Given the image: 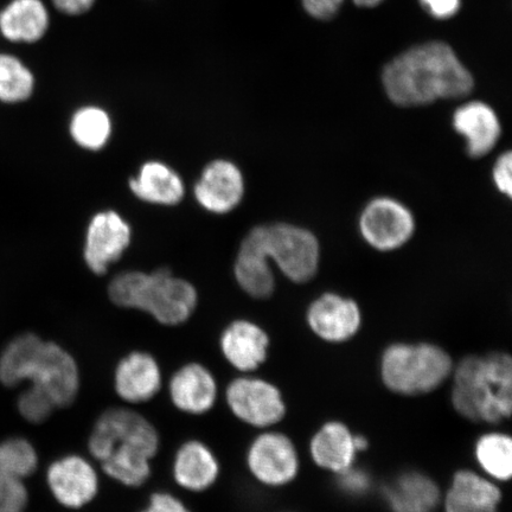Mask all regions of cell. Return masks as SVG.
Segmentation results:
<instances>
[{
	"instance_id": "obj_1",
	"label": "cell",
	"mask_w": 512,
	"mask_h": 512,
	"mask_svg": "<svg viewBox=\"0 0 512 512\" xmlns=\"http://www.w3.org/2000/svg\"><path fill=\"white\" fill-rule=\"evenodd\" d=\"M382 82L388 98L402 107L462 99L475 87L469 69L440 41L420 44L396 56L384 67Z\"/></svg>"
},
{
	"instance_id": "obj_2",
	"label": "cell",
	"mask_w": 512,
	"mask_h": 512,
	"mask_svg": "<svg viewBox=\"0 0 512 512\" xmlns=\"http://www.w3.org/2000/svg\"><path fill=\"white\" fill-rule=\"evenodd\" d=\"M87 448L108 478L137 489L151 478L160 434L146 416L134 409L111 407L95 420Z\"/></svg>"
},
{
	"instance_id": "obj_3",
	"label": "cell",
	"mask_w": 512,
	"mask_h": 512,
	"mask_svg": "<svg viewBox=\"0 0 512 512\" xmlns=\"http://www.w3.org/2000/svg\"><path fill=\"white\" fill-rule=\"evenodd\" d=\"M0 382L14 388L24 382L41 388L57 409L78 400L81 374L78 362L62 345L27 332L12 339L0 356Z\"/></svg>"
},
{
	"instance_id": "obj_4",
	"label": "cell",
	"mask_w": 512,
	"mask_h": 512,
	"mask_svg": "<svg viewBox=\"0 0 512 512\" xmlns=\"http://www.w3.org/2000/svg\"><path fill=\"white\" fill-rule=\"evenodd\" d=\"M451 402L476 424L497 425L511 416L512 360L507 352L465 356L454 364Z\"/></svg>"
},
{
	"instance_id": "obj_5",
	"label": "cell",
	"mask_w": 512,
	"mask_h": 512,
	"mask_svg": "<svg viewBox=\"0 0 512 512\" xmlns=\"http://www.w3.org/2000/svg\"><path fill=\"white\" fill-rule=\"evenodd\" d=\"M108 296L114 305L143 311L165 326L188 322L198 303L196 288L189 281L174 277L166 267L150 274H118L108 286Z\"/></svg>"
},
{
	"instance_id": "obj_6",
	"label": "cell",
	"mask_w": 512,
	"mask_h": 512,
	"mask_svg": "<svg viewBox=\"0 0 512 512\" xmlns=\"http://www.w3.org/2000/svg\"><path fill=\"white\" fill-rule=\"evenodd\" d=\"M454 362L448 352L433 343H394L381 356V380L390 392L401 396L430 394L451 379Z\"/></svg>"
},
{
	"instance_id": "obj_7",
	"label": "cell",
	"mask_w": 512,
	"mask_h": 512,
	"mask_svg": "<svg viewBox=\"0 0 512 512\" xmlns=\"http://www.w3.org/2000/svg\"><path fill=\"white\" fill-rule=\"evenodd\" d=\"M264 253L293 283H306L315 278L319 267L320 249L315 235L309 230L287 223L265 224L249 232Z\"/></svg>"
},
{
	"instance_id": "obj_8",
	"label": "cell",
	"mask_w": 512,
	"mask_h": 512,
	"mask_svg": "<svg viewBox=\"0 0 512 512\" xmlns=\"http://www.w3.org/2000/svg\"><path fill=\"white\" fill-rule=\"evenodd\" d=\"M230 413L249 427L270 430L286 416L283 393L274 383L253 374H241L224 390Z\"/></svg>"
},
{
	"instance_id": "obj_9",
	"label": "cell",
	"mask_w": 512,
	"mask_h": 512,
	"mask_svg": "<svg viewBox=\"0 0 512 512\" xmlns=\"http://www.w3.org/2000/svg\"><path fill=\"white\" fill-rule=\"evenodd\" d=\"M246 465L251 476L267 488H281L297 478L299 453L283 432L264 430L249 444Z\"/></svg>"
},
{
	"instance_id": "obj_10",
	"label": "cell",
	"mask_w": 512,
	"mask_h": 512,
	"mask_svg": "<svg viewBox=\"0 0 512 512\" xmlns=\"http://www.w3.org/2000/svg\"><path fill=\"white\" fill-rule=\"evenodd\" d=\"M46 477L51 496L64 509H83L99 494V472L92 460L81 454H66L54 460Z\"/></svg>"
},
{
	"instance_id": "obj_11",
	"label": "cell",
	"mask_w": 512,
	"mask_h": 512,
	"mask_svg": "<svg viewBox=\"0 0 512 512\" xmlns=\"http://www.w3.org/2000/svg\"><path fill=\"white\" fill-rule=\"evenodd\" d=\"M360 230L368 245L381 252L395 251L411 240L415 230L414 216L394 198L379 197L363 209Z\"/></svg>"
},
{
	"instance_id": "obj_12",
	"label": "cell",
	"mask_w": 512,
	"mask_h": 512,
	"mask_svg": "<svg viewBox=\"0 0 512 512\" xmlns=\"http://www.w3.org/2000/svg\"><path fill=\"white\" fill-rule=\"evenodd\" d=\"M53 23L47 0H5L0 5V42L11 48H29L49 35Z\"/></svg>"
},
{
	"instance_id": "obj_13",
	"label": "cell",
	"mask_w": 512,
	"mask_h": 512,
	"mask_svg": "<svg viewBox=\"0 0 512 512\" xmlns=\"http://www.w3.org/2000/svg\"><path fill=\"white\" fill-rule=\"evenodd\" d=\"M114 392L130 406L156 398L163 388L162 368L151 352L133 350L121 357L114 369Z\"/></svg>"
},
{
	"instance_id": "obj_14",
	"label": "cell",
	"mask_w": 512,
	"mask_h": 512,
	"mask_svg": "<svg viewBox=\"0 0 512 512\" xmlns=\"http://www.w3.org/2000/svg\"><path fill=\"white\" fill-rule=\"evenodd\" d=\"M306 320L313 334L322 341L341 344L360 331L362 312L355 300L324 293L310 305Z\"/></svg>"
},
{
	"instance_id": "obj_15",
	"label": "cell",
	"mask_w": 512,
	"mask_h": 512,
	"mask_svg": "<svg viewBox=\"0 0 512 512\" xmlns=\"http://www.w3.org/2000/svg\"><path fill=\"white\" fill-rule=\"evenodd\" d=\"M169 398L178 412L191 416L208 414L219 399V384L200 362L183 364L170 377Z\"/></svg>"
},
{
	"instance_id": "obj_16",
	"label": "cell",
	"mask_w": 512,
	"mask_h": 512,
	"mask_svg": "<svg viewBox=\"0 0 512 512\" xmlns=\"http://www.w3.org/2000/svg\"><path fill=\"white\" fill-rule=\"evenodd\" d=\"M309 448L320 469L341 475L355 465L358 453L367 450L368 440L342 421H329L313 434Z\"/></svg>"
},
{
	"instance_id": "obj_17",
	"label": "cell",
	"mask_w": 512,
	"mask_h": 512,
	"mask_svg": "<svg viewBox=\"0 0 512 512\" xmlns=\"http://www.w3.org/2000/svg\"><path fill=\"white\" fill-rule=\"evenodd\" d=\"M131 227L113 210L96 214L87 230L85 261L95 274H105L108 266L123 256L130 246Z\"/></svg>"
},
{
	"instance_id": "obj_18",
	"label": "cell",
	"mask_w": 512,
	"mask_h": 512,
	"mask_svg": "<svg viewBox=\"0 0 512 512\" xmlns=\"http://www.w3.org/2000/svg\"><path fill=\"white\" fill-rule=\"evenodd\" d=\"M271 339L260 325L238 319L220 336V350L230 366L240 374H253L267 361Z\"/></svg>"
},
{
	"instance_id": "obj_19",
	"label": "cell",
	"mask_w": 512,
	"mask_h": 512,
	"mask_svg": "<svg viewBox=\"0 0 512 512\" xmlns=\"http://www.w3.org/2000/svg\"><path fill=\"white\" fill-rule=\"evenodd\" d=\"M245 194L240 169L229 160H214L203 170L195 185V197L201 206L214 214H227L239 206Z\"/></svg>"
},
{
	"instance_id": "obj_20",
	"label": "cell",
	"mask_w": 512,
	"mask_h": 512,
	"mask_svg": "<svg viewBox=\"0 0 512 512\" xmlns=\"http://www.w3.org/2000/svg\"><path fill=\"white\" fill-rule=\"evenodd\" d=\"M221 464L215 452L202 440L191 439L177 448L172 462V477L179 488L202 494L217 483Z\"/></svg>"
},
{
	"instance_id": "obj_21",
	"label": "cell",
	"mask_w": 512,
	"mask_h": 512,
	"mask_svg": "<svg viewBox=\"0 0 512 512\" xmlns=\"http://www.w3.org/2000/svg\"><path fill=\"white\" fill-rule=\"evenodd\" d=\"M502 490L483 473L459 470L443 499L444 512H498Z\"/></svg>"
},
{
	"instance_id": "obj_22",
	"label": "cell",
	"mask_w": 512,
	"mask_h": 512,
	"mask_svg": "<svg viewBox=\"0 0 512 512\" xmlns=\"http://www.w3.org/2000/svg\"><path fill=\"white\" fill-rule=\"evenodd\" d=\"M454 130L465 138L466 151L472 158H480L494 150L502 134L494 108L480 101L467 102L453 114Z\"/></svg>"
},
{
	"instance_id": "obj_23",
	"label": "cell",
	"mask_w": 512,
	"mask_h": 512,
	"mask_svg": "<svg viewBox=\"0 0 512 512\" xmlns=\"http://www.w3.org/2000/svg\"><path fill=\"white\" fill-rule=\"evenodd\" d=\"M392 512H434L441 503V491L437 483L418 471L401 473L383 489Z\"/></svg>"
},
{
	"instance_id": "obj_24",
	"label": "cell",
	"mask_w": 512,
	"mask_h": 512,
	"mask_svg": "<svg viewBox=\"0 0 512 512\" xmlns=\"http://www.w3.org/2000/svg\"><path fill=\"white\" fill-rule=\"evenodd\" d=\"M130 188L139 200L159 206H175L185 191L181 176L160 162L145 163L139 175L130 179Z\"/></svg>"
},
{
	"instance_id": "obj_25",
	"label": "cell",
	"mask_w": 512,
	"mask_h": 512,
	"mask_svg": "<svg viewBox=\"0 0 512 512\" xmlns=\"http://www.w3.org/2000/svg\"><path fill=\"white\" fill-rule=\"evenodd\" d=\"M234 273L236 281L248 296L255 299H267L272 296L275 279L270 261L265 258L251 233H248L241 243Z\"/></svg>"
},
{
	"instance_id": "obj_26",
	"label": "cell",
	"mask_w": 512,
	"mask_h": 512,
	"mask_svg": "<svg viewBox=\"0 0 512 512\" xmlns=\"http://www.w3.org/2000/svg\"><path fill=\"white\" fill-rule=\"evenodd\" d=\"M36 86V74L30 64L17 49L0 42V104H25L34 96Z\"/></svg>"
},
{
	"instance_id": "obj_27",
	"label": "cell",
	"mask_w": 512,
	"mask_h": 512,
	"mask_svg": "<svg viewBox=\"0 0 512 512\" xmlns=\"http://www.w3.org/2000/svg\"><path fill=\"white\" fill-rule=\"evenodd\" d=\"M476 462L484 476L507 483L512 476V440L509 434L491 431L480 435L475 446Z\"/></svg>"
},
{
	"instance_id": "obj_28",
	"label": "cell",
	"mask_w": 512,
	"mask_h": 512,
	"mask_svg": "<svg viewBox=\"0 0 512 512\" xmlns=\"http://www.w3.org/2000/svg\"><path fill=\"white\" fill-rule=\"evenodd\" d=\"M112 133L110 115L98 106H85L76 111L70 121V134L83 149L98 151Z\"/></svg>"
},
{
	"instance_id": "obj_29",
	"label": "cell",
	"mask_w": 512,
	"mask_h": 512,
	"mask_svg": "<svg viewBox=\"0 0 512 512\" xmlns=\"http://www.w3.org/2000/svg\"><path fill=\"white\" fill-rule=\"evenodd\" d=\"M37 467L38 453L27 439L10 438L0 443V472L25 480Z\"/></svg>"
},
{
	"instance_id": "obj_30",
	"label": "cell",
	"mask_w": 512,
	"mask_h": 512,
	"mask_svg": "<svg viewBox=\"0 0 512 512\" xmlns=\"http://www.w3.org/2000/svg\"><path fill=\"white\" fill-rule=\"evenodd\" d=\"M17 408L22 418L34 425L44 424L57 409L46 392L31 384L18 396Z\"/></svg>"
},
{
	"instance_id": "obj_31",
	"label": "cell",
	"mask_w": 512,
	"mask_h": 512,
	"mask_svg": "<svg viewBox=\"0 0 512 512\" xmlns=\"http://www.w3.org/2000/svg\"><path fill=\"white\" fill-rule=\"evenodd\" d=\"M29 491L24 480L0 472V512H25Z\"/></svg>"
},
{
	"instance_id": "obj_32",
	"label": "cell",
	"mask_w": 512,
	"mask_h": 512,
	"mask_svg": "<svg viewBox=\"0 0 512 512\" xmlns=\"http://www.w3.org/2000/svg\"><path fill=\"white\" fill-rule=\"evenodd\" d=\"M139 512H192L187 505L175 495L166 491L153 492L149 503Z\"/></svg>"
},
{
	"instance_id": "obj_33",
	"label": "cell",
	"mask_w": 512,
	"mask_h": 512,
	"mask_svg": "<svg viewBox=\"0 0 512 512\" xmlns=\"http://www.w3.org/2000/svg\"><path fill=\"white\" fill-rule=\"evenodd\" d=\"M492 177H494L497 189L510 198L512 195V155L510 151L505 152L497 159L494 170H492Z\"/></svg>"
},
{
	"instance_id": "obj_34",
	"label": "cell",
	"mask_w": 512,
	"mask_h": 512,
	"mask_svg": "<svg viewBox=\"0 0 512 512\" xmlns=\"http://www.w3.org/2000/svg\"><path fill=\"white\" fill-rule=\"evenodd\" d=\"M304 9L319 21H329L341 10L344 0H302Z\"/></svg>"
},
{
	"instance_id": "obj_35",
	"label": "cell",
	"mask_w": 512,
	"mask_h": 512,
	"mask_svg": "<svg viewBox=\"0 0 512 512\" xmlns=\"http://www.w3.org/2000/svg\"><path fill=\"white\" fill-rule=\"evenodd\" d=\"M428 14L437 19H450L458 14L462 0H420Z\"/></svg>"
},
{
	"instance_id": "obj_36",
	"label": "cell",
	"mask_w": 512,
	"mask_h": 512,
	"mask_svg": "<svg viewBox=\"0 0 512 512\" xmlns=\"http://www.w3.org/2000/svg\"><path fill=\"white\" fill-rule=\"evenodd\" d=\"M98 0H50L51 8L61 15L76 17L87 14Z\"/></svg>"
},
{
	"instance_id": "obj_37",
	"label": "cell",
	"mask_w": 512,
	"mask_h": 512,
	"mask_svg": "<svg viewBox=\"0 0 512 512\" xmlns=\"http://www.w3.org/2000/svg\"><path fill=\"white\" fill-rule=\"evenodd\" d=\"M337 476L342 488L349 494H363L369 488V478L366 473L354 470V466Z\"/></svg>"
},
{
	"instance_id": "obj_38",
	"label": "cell",
	"mask_w": 512,
	"mask_h": 512,
	"mask_svg": "<svg viewBox=\"0 0 512 512\" xmlns=\"http://www.w3.org/2000/svg\"><path fill=\"white\" fill-rule=\"evenodd\" d=\"M384 0H354V3L360 8H375L380 5Z\"/></svg>"
}]
</instances>
